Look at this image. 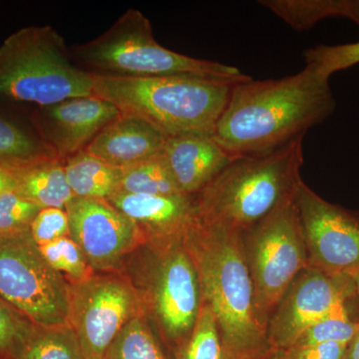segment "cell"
Returning <instances> with one entry per match:
<instances>
[{"mask_svg":"<svg viewBox=\"0 0 359 359\" xmlns=\"http://www.w3.org/2000/svg\"><path fill=\"white\" fill-rule=\"evenodd\" d=\"M266 359H282V358H280V354L278 351H273Z\"/></svg>","mask_w":359,"mask_h":359,"instance_id":"e575fe53","label":"cell"},{"mask_svg":"<svg viewBox=\"0 0 359 359\" xmlns=\"http://www.w3.org/2000/svg\"><path fill=\"white\" fill-rule=\"evenodd\" d=\"M355 295L353 276L332 275L311 266L302 269L269 318V348H290L309 327Z\"/></svg>","mask_w":359,"mask_h":359,"instance_id":"8fae6325","label":"cell"},{"mask_svg":"<svg viewBox=\"0 0 359 359\" xmlns=\"http://www.w3.org/2000/svg\"><path fill=\"white\" fill-rule=\"evenodd\" d=\"M306 66L328 78L359 63V41L337 45H316L302 53Z\"/></svg>","mask_w":359,"mask_h":359,"instance_id":"4316f807","label":"cell"},{"mask_svg":"<svg viewBox=\"0 0 359 359\" xmlns=\"http://www.w3.org/2000/svg\"><path fill=\"white\" fill-rule=\"evenodd\" d=\"M37 327L0 297V359H22Z\"/></svg>","mask_w":359,"mask_h":359,"instance_id":"d4e9b609","label":"cell"},{"mask_svg":"<svg viewBox=\"0 0 359 359\" xmlns=\"http://www.w3.org/2000/svg\"><path fill=\"white\" fill-rule=\"evenodd\" d=\"M231 359H266L273 353L257 314L242 233L197 217L184 238Z\"/></svg>","mask_w":359,"mask_h":359,"instance_id":"7a4b0ae2","label":"cell"},{"mask_svg":"<svg viewBox=\"0 0 359 359\" xmlns=\"http://www.w3.org/2000/svg\"><path fill=\"white\" fill-rule=\"evenodd\" d=\"M41 210L16 191L0 196V238L30 233L33 219Z\"/></svg>","mask_w":359,"mask_h":359,"instance_id":"83f0119b","label":"cell"},{"mask_svg":"<svg viewBox=\"0 0 359 359\" xmlns=\"http://www.w3.org/2000/svg\"><path fill=\"white\" fill-rule=\"evenodd\" d=\"M145 313L138 292L124 273H95L71 285L68 325L86 359H105L130 320Z\"/></svg>","mask_w":359,"mask_h":359,"instance_id":"30bf717a","label":"cell"},{"mask_svg":"<svg viewBox=\"0 0 359 359\" xmlns=\"http://www.w3.org/2000/svg\"><path fill=\"white\" fill-rule=\"evenodd\" d=\"M162 157L180 192L198 195L224 169L231 157L212 136L168 137Z\"/></svg>","mask_w":359,"mask_h":359,"instance_id":"2e32d148","label":"cell"},{"mask_svg":"<svg viewBox=\"0 0 359 359\" xmlns=\"http://www.w3.org/2000/svg\"><path fill=\"white\" fill-rule=\"evenodd\" d=\"M242 238L257 314L266 330L271 313L290 283L309 266L295 194L242 233Z\"/></svg>","mask_w":359,"mask_h":359,"instance_id":"ba28073f","label":"cell"},{"mask_svg":"<svg viewBox=\"0 0 359 359\" xmlns=\"http://www.w3.org/2000/svg\"><path fill=\"white\" fill-rule=\"evenodd\" d=\"M354 285H355L356 294H358L359 299V269L356 271L355 273L353 276Z\"/></svg>","mask_w":359,"mask_h":359,"instance_id":"836d02e7","label":"cell"},{"mask_svg":"<svg viewBox=\"0 0 359 359\" xmlns=\"http://www.w3.org/2000/svg\"><path fill=\"white\" fill-rule=\"evenodd\" d=\"M119 115L113 104L98 96L77 97L41 107L35 125L40 140L56 159L65 162L84 151Z\"/></svg>","mask_w":359,"mask_h":359,"instance_id":"5bb4252c","label":"cell"},{"mask_svg":"<svg viewBox=\"0 0 359 359\" xmlns=\"http://www.w3.org/2000/svg\"><path fill=\"white\" fill-rule=\"evenodd\" d=\"M304 138L264 154L231 158L194 196L199 219L244 233L294 196L302 181Z\"/></svg>","mask_w":359,"mask_h":359,"instance_id":"277c9868","label":"cell"},{"mask_svg":"<svg viewBox=\"0 0 359 359\" xmlns=\"http://www.w3.org/2000/svg\"><path fill=\"white\" fill-rule=\"evenodd\" d=\"M302 14L311 26L325 18H344L359 27V0H306Z\"/></svg>","mask_w":359,"mask_h":359,"instance_id":"f546056e","label":"cell"},{"mask_svg":"<svg viewBox=\"0 0 359 359\" xmlns=\"http://www.w3.org/2000/svg\"><path fill=\"white\" fill-rule=\"evenodd\" d=\"M166 141L167 137L148 122L120 113L84 151L123 169L162 154Z\"/></svg>","mask_w":359,"mask_h":359,"instance_id":"e0dca14e","label":"cell"},{"mask_svg":"<svg viewBox=\"0 0 359 359\" xmlns=\"http://www.w3.org/2000/svg\"><path fill=\"white\" fill-rule=\"evenodd\" d=\"M346 359H359V332L347 346Z\"/></svg>","mask_w":359,"mask_h":359,"instance_id":"d6a6232c","label":"cell"},{"mask_svg":"<svg viewBox=\"0 0 359 359\" xmlns=\"http://www.w3.org/2000/svg\"><path fill=\"white\" fill-rule=\"evenodd\" d=\"M94 95L167 137L212 136L235 84L192 76H127L92 72Z\"/></svg>","mask_w":359,"mask_h":359,"instance_id":"3957f363","label":"cell"},{"mask_svg":"<svg viewBox=\"0 0 359 359\" xmlns=\"http://www.w3.org/2000/svg\"><path fill=\"white\" fill-rule=\"evenodd\" d=\"M346 344L337 342L294 346L278 351L282 359H346Z\"/></svg>","mask_w":359,"mask_h":359,"instance_id":"4dcf8cb0","label":"cell"},{"mask_svg":"<svg viewBox=\"0 0 359 359\" xmlns=\"http://www.w3.org/2000/svg\"><path fill=\"white\" fill-rule=\"evenodd\" d=\"M122 273L133 283L160 339L174 353L192 334L203 304L199 276L184 238L141 245Z\"/></svg>","mask_w":359,"mask_h":359,"instance_id":"5b68a950","label":"cell"},{"mask_svg":"<svg viewBox=\"0 0 359 359\" xmlns=\"http://www.w3.org/2000/svg\"><path fill=\"white\" fill-rule=\"evenodd\" d=\"M337 108L330 79L306 66L280 79L233 85L212 137L231 158L264 154L304 136Z\"/></svg>","mask_w":359,"mask_h":359,"instance_id":"6da1fadb","label":"cell"},{"mask_svg":"<svg viewBox=\"0 0 359 359\" xmlns=\"http://www.w3.org/2000/svg\"><path fill=\"white\" fill-rule=\"evenodd\" d=\"M39 248L47 263L58 271L70 285L83 282L95 273L79 245L70 236Z\"/></svg>","mask_w":359,"mask_h":359,"instance_id":"484cf974","label":"cell"},{"mask_svg":"<svg viewBox=\"0 0 359 359\" xmlns=\"http://www.w3.org/2000/svg\"><path fill=\"white\" fill-rule=\"evenodd\" d=\"M54 157L39 138L0 118V165L9 169L39 159ZM55 158V157H54Z\"/></svg>","mask_w":359,"mask_h":359,"instance_id":"cb8c5ba5","label":"cell"},{"mask_svg":"<svg viewBox=\"0 0 359 359\" xmlns=\"http://www.w3.org/2000/svg\"><path fill=\"white\" fill-rule=\"evenodd\" d=\"M69 236V219L65 209L44 208L40 210L30 226V237L37 247Z\"/></svg>","mask_w":359,"mask_h":359,"instance_id":"f1b7e54d","label":"cell"},{"mask_svg":"<svg viewBox=\"0 0 359 359\" xmlns=\"http://www.w3.org/2000/svg\"><path fill=\"white\" fill-rule=\"evenodd\" d=\"M94 73L127 76H192L242 83L250 78L233 66L190 57L165 48L155 39L151 21L128 9L107 32L74 48Z\"/></svg>","mask_w":359,"mask_h":359,"instance_id":"52a82bcc","label":"cell"},{"mask_svg":"<svg viewBox=\"0 0 359 359\" xmlns=\"http://www.w3.org/2000/svg\"><path fill=\"white\" fill-rule=\"evenodd\" d=\"M16 190L15 180L11 172L0 165V196Z\"/></svg>","mask_w":359,"mask_h":359,"instance_id":"1f68e13d","label":"cell"},{"mask_svg":"<svg viewBox=\"0 0 359 359\" xmlns=\"http://www.w3.org/2000/svg\"><path fill=\"white\" fill-rule=\"evenodd\" d=\"M22 359H86L73 328L37 327Z\"/></svg>","mask_w":359,"mask_h":359,"instance_id":"603a6c76","label":"cell"},{"mask_svg":"<svg viewBox=\"0 0 359 359\" xmlns=\"http://www.w3.org/2000/svg\"><path fill=\"white\" fill-rule=\"evenodd\" d=\"M71 285L30 233L0 238V297L42 327L68 325Z\"/></svg>","mask_w":359,"mask_h":359,"instance_id":"9c48e42d","label":"cell"},{"mask_svg":"<svg viewBox=\"0 0 359 359\" xmlns=\"http://www.w3.org/2000/svg\"><path fill=\"white\" fill-rule=\"evenodd\" d=\"M107 200L136 224L145 244H159L185 238L198 217L195 199L191 196L118 192Z\"/></svg>","mask_w":359,"mask_h":359,"instance_id":"9a60e30c","label":"cell"},{"mask_svg":"<svg viewBox=\"0 0 359 359\" xmlns=\"http://www.w3.org/2000/svg\"><path fill=\"white\" fill-rule=\"evenodd\" d=\"M63 163L68 186L74 197L107 200L120 192V168L111 166L86 151H81Z\"/></svg>","mask_w":359,"mask_h":359,"instance_id":"d6986e66","label":"cell"},{"mask_svg":"<svg viewBox=\"0 0 359 359\" xmlns=\"http://www.w3.org/2000/svg\"><path fill=\"white\" fill-rule=\"evenodd\" d=\"M65 210L70 237L95 273H122L145 244L136 224L108 200L74 197Z\"/></svg>","mask_w":359,"mask_h":359,"instance_id":"4fadbf2b","label":"cell"},{"mask_svg":"<svg viewBox=\"0 0 359 359\" xmlns=\"http://www.w3.org/2000/svg\"><path fill=\"white\" fill-rule=\"evenodd\" d=\"M7 170L15 180L16 192L41 209H65L74 198L66 179L65 163L56 158H39Z\"/></svg>","mask_w":359,"mask_h":359,"instance_id":"ac0fdd59","label":"cell"},{"mask_svg":"<svg viewBox=\"0 0 359 359\" xmlns=\"http://www.w3.org/2000/svg\"><path fill=\"white\" fill-rule=\"evenodd\" d=\"M308 248L309 266L332 275L359 269V210L323 199L304 181L295 192Z\"/></svg>","mask_w":359,"mask_h":359,"instance_id":"7c38bea8","label":"cell"},{"mask_svg":"<svg viewBox=\"0 0 359 359\" xmlns=\"http://www.w3.org/2000/svg\"><path fill=\"white\" fill-rule=\"evenodd\" d=\"M92 95V72L71 62L55 28H21L0 45V97L46 107Z\"/></svg>","mask_w":359,"mask_h":359,"instance_id":"8992f818","label":"cell"},{"mask_svg":"<svg viewBox=\"0 0 359 359\" xmlns=\"http://www.w3.org/2000/svg\"><path fill=\"white\" fill-rule=\"evenodd\" d=\"M174 355L175 359H231L214 313L205 302L192 334Z\"/></svg>","mask_w":359,"mask_h":359,"instance_id":"7402d4cb","label":"cell"},{"mask_svg":"<svg viewBox=\"0 0 359 359\" xmlns=\"http://www.w3.org/2000/svg\"><path fill=\"white\" fill-rule=\"evenodd\" d=\"M120 192L134 195H183L175 183L162 154L123 168Z\"/></svg>","mask_w":359,"mask_h":359,"instance_id":"44dd1931","label":"cell"},{"mask_svg":"<svg viewBox=\"0 0 359 359\" xmlns=\"http://www.w3.org/2000/svg\"><path fill=\"white\" fill-rule=\"evenodd\" d=\"M145 313L127 323L111 344L105 359H168Z\"/></svg>","mask_w":359,"mask_h":359,"instance_id":"ffe728a7","label":"cell"}]
</instances>
